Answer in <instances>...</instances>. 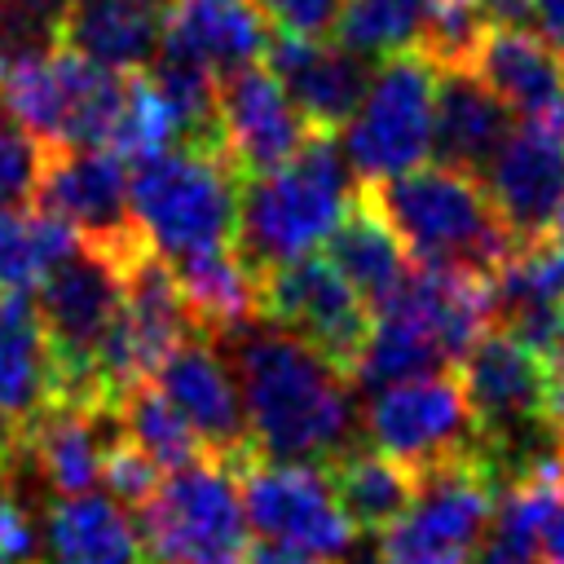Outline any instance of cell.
Returning a JSON list of instances; mask_svg holds the SVG:
<instances>
[{
	"instance_id": "8",
	"label": "cell",
	"mask_w": 564,
	"mask_h": 564,
	"mask_svg": "<svg viewBox=\"0 0 564 564\" xmlns=\"http://www.w3.org/2000/svg\"><path fill=\"white\" fill-rule=\"evenodd\" d=\"M436 62L419 48L379 62L352 119L344 123V154L366 185L423 167L436 132Z\"/></svg>"
},
{
	"instance_id": "39",
	"label": "cell",
	"mask_w": 564,
	"mask_h": 564,
	"mask_svg": "<svg viewBox=\"0 0 564 564\" xmlns=\"http://www.w3.org/2000/svg\"><path fill=\"white\" fill-rule=\"evenodd\" d=\"M0 564H40L35 560V529L18 494L0 471Z\"/></svg>"
},
{
	"instance_id": "25",
	"label": "cell",
	"mask_w": 564,
	"mask_h": 564,
	"mask_svg": "<svg viewBox=\"0 0 564 564\" xmlns=\"http://www.w3.org/2000/svg\"><path fill=\"white\" fill-rule=\"evenodd\" d=\"M44 564H154L123 502L101 494L53 498L44 516Z\"/></svg>"
},
{
	"instance_id": "11",
	"label": "cell",
	"mask_w": 564,
	"mask_h": 564,
	"mask_svg": "<svg viewBox=\"0 0 564 564\" xmlns=\"http://www.w3.org/2000/svg\"><path fill=\"white\" fill-rule=\"evenodd\" d=\"M128 163L101 145H44L35 207L66 220L88 247L132 264L150 251L132 225Z\"/></svg>"
},
{
	"instance_id": "41",
	"label": "cell",
	"mask_w": 564,
	"mask_h": 564,
	"mask_svg": "<svg viewBox=\"0 0 564 564\" xmlns=\"http://www.w3.org/2000/svg\"><path fill=\"white\" fill-rule=\"evenodd\" d=\"M247 564H330L326 555H313L304 546H286V542H251L247 551Z\"/></svg>"
},
{
	"instance_id": "24",
	"label": "cell",
	"mask_w": 564,
	"mask_h": 564,
	"mask_svg": "<svg viewBox=\"0 0 564 564\" xmlns=\"http://www.w3.org/2000/svg\"><path fill=\"white\" fill-rule=\"evenodd\" d=\"M163 44L234 75L269 53V31L251 0H167Z\"/></svg>"
},
{
	"instance_id": "18",
	"label": "cell",
	"mask_w": 564,
	"mask_h": 564,
	"mask_svg": "<svg viewBox=\"0 0 564 564\" xmlns=\"http://www.w3.org/2000/svg\"><path fill=\"white\" fill-rule=\"evenodd\" d=\"M57 401L48 339L26 291L0 295V463L9 467L40 414Z\"/></svg>"
},
{
	"instance_id": "31",
	"label": "cell",
	"mask_w": 564,
	"mask_h": 564,
	"mask_svg": "<svg viewBox=\"0 0 564 564\" xmlns=\"http://www.w3.org/2000/svg\"><path fill=\"white\" fill-rule=\"evenodd\" d=\"M432 0H344L335 40L361 62H388L423 44Z\"/></svg>"
},
{
	"instance_id": "9",
	"label": "cell",
	"mask_w": 564,
	"mask_h": 564,
	"mask_svg": "<svg viewBox=\"0 0 564 564\" xmlns=\"http://www.w3.org/2000/svg\"><path fill=\"white\" fill-rule=\"evenodd\" d=\"M498 476L485 454L441 463L419 476L410 511L379 533L388 564H476L498 507Z\"/></svg>"
},
{
	"instance_id": "43",
	"label": "cell",
	"mask_w": 564,
	"mask_h": 564,
	"mask_svg": "<svg viewBox=\"0 0 564 564\" xmlns=\"http://www.w3.org/2000/svg\"><path fill=\"white\" fill-rule=\"evenodd\" d=\"M0 471H9V467H4V463H0Z\"/></svg>"
},
{
	"instance_id": "30",
	"label": "cell",
	"mask_w": 564,
	"mask_h": 564,
	"mask_svg": "<svg viewBox=\"0 0 564 564\" xmlns=\"http://www.w3.org/2000/svg\"><path fill=\"white\" fill-rule=\"evenodd\" d=\"M84 238L40 212V207H0V295H13V291H31L44 282V273L66 260Z\"/></svg>"
},
{
	"instance_id": "27",
	"label": "cell",
	"mask_w": 564,
	"mask_h": 564,
	"mask_svg": "<svg viewBox=\"0 0 564 564\" xmlns=\"http://www.w3.org/2000/svg\"><path fill=\"white\" fill-rule=\"evenodd\" d=\"M326 260L348 278V286L370 304V313L379 304H388L414 269L405 242L397 238L388 216L375 207L370 189L348 207L339 229L326 238Z\"/></svg>"
},
{
	"instance_id": "21",
	"label": "cell",
	"mask_w": 564,
	"mask_h": 564,
	"mask_svg": "<svg viewBox=\"0 0 564 564\" xmlns=\"http://www.w3.org/2000/svg\"><path fill=\"white\" fill-rule=\"evenodd\" d=\"M471 70L524 119H551L564 106V57L520 22H494L471 53Z\"/></svg>"
},
{
	"instance_id": "23",
	"label": "cell",
	"mask_w": 564,
	"mask_h": 564,
	"mask_svg": "<svg viewBox=\"0 0 564 564\" xmlns=\"http://www.w3.org/2000/svg\"><path fill=\"white\" fill-rule=\"evenodd\" d=\"M167 0H66L62 44L93 66L132 75L145 70L163 44Z\"/></svg>"
},
{
	"instance_id": "36",
	"label": "cell",
	"mask_w": 564,
	"mask_h": 564,
	"mask_svg": "<svg viewBox=\"0 0 564 564\" xmlns=\"http://www.w3.org/2000/svg\"><path fill=\"white\" fill-rule=\"evenodd\" d=\"M163 476H167V471H163L150 454H141V449L123 436V427L106 441V454H101V480L110 485V494H115L119 502L141 507V502L159 489Z\"/></svg>"
},
{
	"instance_id": "15",
	"label": "cell",
	"mask_w": 564,
	"mask_h": 564,
	"mask_svg": "<svg viewBox=\"0 0 564 564\" xmlns=\"http://www.w3.org/2000/svg\"><path fill=\"white\" fill-rule=\"evenodd\" d=\"M154 388L189 423L207 463H220V467L238 471L242 463H251L260 454L256 436H251V423H247L238 375L220 357L216 339H207L198 330L189 339H181L167 352V361L154 370Z\"/></svg>"
},
{
	"instance_id": "3",
	"label": "cell",
	"mask_w": 564,
	"mask_h": 564,
	"mask_svg": "<svg viewBox=\"0 0 564 564\" xmlns=\"http://www.w3.org/2000/svg\"><path fill=\"white\" fill-rule=\"evenodd\" d=\"M375 207L388 216L410 260L432 269H467L494 278L498 264L516 251L489 189L480 176L432 163L366 185Z\"/></svg>"
},
{
	"instance_id": "6",
	"label": "cell",
	"mask_w": 564,
	"mask_h": 564,
	"mask_svg": "<svg viewBox=\"0 0 564 564\" xmlns=\"http://www.w3.org/2000/svg\"><path fill=\"white\" fill-rule=\"evenodd\" d=\"M123 88L128 75L93 66L66 44L0 70V101L9 119L40 145H106Z\"/></svg>"
},
{
	"instance_id": "29",
	"label": "cell",
	"mask_w": 564,
	"mask_h": 564,
	"mask_svg": "<svg viewBox=\"0 0 564 564\" xmlns=\"http://www.w3.org/2000/svg\"><path fill=\"white\" fill-rule=\"evenodd\" d=\"M150 84L172 110L176 123V145H207L220 150V75L203 66L189 53H176L159 44L154 62L145 66Z\"/></svg>"
},
{
	"instance_id": "20",
	"label": "cell",
	"mask_w": 564,
	"mask_h": 564,
	"mask_svg": "<svg viewBox=\"0 0 564 564\" xmlns=\"http://www.w3.org/2000/svg\"><path fill=\"white\" fill-rule=\"evenodd\" d=\"M511 132V106L471 70V66H441L436 79V132L432 154L445 167L480 176L498 145Z\"/></svg>"
},
{
	"instance_id": "35",
	"label": "cell",
	"mask_w": 564,
	"mask_h": 564,
	"mask_svg": "<svg viewBox=\"0 0 564 564\" xmlns=\"http://www.w3.org/2000/svg\"><path fill=\"white\" fill-rule=\"evenodd\" d=\"M66 0H0V70L62 48Z\"/></svg>"
},
{
	"instance_id": "32",
	"label": "cell",
	"mask_w": 564,
	"mask_h": 564,
	"mask_svg": "<svg viewBox=\"0 0 564 564\" xmlns=\"http://www.w3.org/2000/svg\"><path fill=\"white\" fill-rule=\"evenodd\" d=\"M115 414H119L123 436L141 454H150L163 471H176V467H189V463H203L207 458L203 445H198V436L176 414V405L154 388V379H145L132 392H123L119 405H115Z\"/></svg>"
},
{
	"instance_id": "7",
	"label": "cell",
	"mask_w": 564,
	"mask_h": 564,
	"mask_svg": "<svg viewBox=\"0 0 564 564\" xmlns=\"http://www.w3.org/2000/svg\"><path fill=\"white\" fill-rule=\"evenodd\" d=\"M154 564H247V511L238 476L220 463H189L159 480L137 507Z\"/></svg>"
},
{
	"instance_id": "22",
	"label": "cell",
	"mask_w": 564,
	"mask_h": 564,
	"mask_svg": "<svg viewBox=\"0 0 564 564\" xmlns=\"http://www.w3.org/2000/svg\"><path fill=\"white\" fill-rule=\"evenodd\" d=\"M115 432H119V414L110 405L53 401L31 427L22 454L35 463V471L53 485L57 498H79L93 494V485L101 480V454Z\"/></svg>"
},
{
	"instance_id": "12",
	"label": "cell",
	"mask_w": 564,
	"mask_h": 564,
	"mask_svg": "<svg viewBox=\"0 0 564 564\" xmlns=\"http://www.w3.org/2000/svg\"><path fill=\"white\" fill-rule=\"evenodd\" d=\"M194 335L185 295L176 286V273L163 256L141 251L123 273V304L101 339L97 375L106 405L115 410L123 392L154 379V370L167 361V352Z\"/></svg>"
},
{
	"instance_id": "13",
	"label": "cell",
	"mask_w": 564,
	"mask_h": 564,
	"mask_svg": "<svg viewBox=\"0 0 564 564\" xmlns=\"http://www.w3.org/2000/svg\"><path fill=\"white\" fill-rule=\"evenodd\" d=\"M260 317L300 335L348 379L357 375V361H361L370 326H375L370 304L348 286V278L326 256H304V260H291V264L264 273Z\"/></svg>"
},
{
	"instance_id": "40",
	"label": "cell",
	"mask_w": 564,
	"mask_h": 564,
	"mask_svg": "<svg viewBox=\"0 0 564 564\" xmlns=\"http://www.w3.org/2000/svg\"><path fill=\"white\" fill-rule=\"evenodd\" d=\"M520 22H529V31H538L564 57V0H524Z\"/></svg>"
},
{
	"instance_id": "4",
	"label": "cell",
	"mask_w": 564,
	"mask_h": 564,
	"mask_svg": "<svg viewBox=\"0 0 564 564\" xmlns=\"http://www.w3.org/2000/svg\"><path fill=\"white\" fill-rule=\"evenodd\" d=\"M238 167L207 145H172L137 163L128 203L141 242L167 264L234 247L238 238Z\"/></svg>"
},
{
	"instance_id": "19",
	"label": "cell",
	"mask_w": 564,
	"mask_h": 564,
	"mask_svg": "<svg viewBox=\"0 0 564 564\" xmlns=\"http://www.w3.org/2000/svg\"><path fill=\"white\" fill-rule=\"evenodd\" d=\"M264 57L313 132L344 128L370 84V62L352 57L339 40L326 44L322 35H278L269 40Z\"/></svg>"
},
{
	"instance_id": "28",
	"label": "cell",
	"mask_w": 564,
	"mask_h": 564,
	"mask_svg": "<svg viewBox=\"0 0 564 564\" xmlns=\"http://www.w3.org/2000/svg\"><path fill=\"white\" fill-rule=\"evenodd\" d=\"M322 471L357 533L392 529L419 494V471H410L405 463H397L379 449H344Z\"/></svg>"
},
{
	"instance_id": "16",
	"label": "cell",
	"mask_w": 564,
	"mask_h": 564,
	"mask_svg": "<svg viewBox=\"0 0 564 564\" xmlns=\"http://www.w3.org/2000/svg\"><path fill=\"white\" fill-rule=\"evenodd\" d=\"M516 247L538 242L564 212V137L555 119H524L480 172Z\"/></svg>"
},
{
	"instance_id": "37",
	"label": "cell",
	"mask_w": 564,
	"mask_h": 564,
	"mask_svg": "<svg viewBox=\"0 0 564 564\" xmlns=\"http://www.w3.org/2000/svg\"><path fill=\"white\" fill-rule=\"evenodd\" d=\"M40 159H44V145L31 132H22L13 119H4L0 123V207H22L26 198H35Z\"/></svg>"
},
{
	"instance_id": "14",
	"label": "cell",
	"mask_w": 564,
	"mask_h": 564,
	"mask_svg": "<svg viewBox=\"0 0 564 564\" xmlns=\"http://www.w3.org/2000/svg\"><path fill=\"white\" fill-rule=\"evenodd\" d=\"M234 476H238V489H242L247 524L269 542L304 546L313 555L335 560L357 538V529L344 516V507H339L322 467L273 463V458L256 454Z\"/></svg>"
},
{
	"instance_id": "26",
	"label": "cell",
	"mask_w": 564,
	"mask_h": 564,
	"mask_svg": "<svg viewBox=\"0 0 564 564\" xmlns=\"http://www.w3.org/2000/svg\"><path fill=\"white\" fill-rule=\"evenodd\" d=\"M172 273L198 335L229 339L260 317V273L238 256V247L185 256L172 264Z\"/></svg>"
},
{
	"instance_id": "10",
	"label": "cell",
	"mask_w": 564,
	"mask_h": 564,
	"mask_svg": "<svg viewBox=\"0 0 564 564\" xmlns=\"http://www.w3.org/2000/svg\"><path fill=\"white\" fill-rule=\"evenodd\" d=\"M361 427L370 449L405 463L419 476L441 463L480 454V432L454 370H427L375 388Z\"/></svg>"
},
{
	"instance_id": "17",
	"label": "cell",
	"mask_w": 564,
	"mask_h": 564,
	"mask_svg": "<svg viewBox=\"0 0 564 564\" xmlns=\"http://www.w3.org/2000/svg\"><path fill=\"white\" fill-rule=\"evenodd\" d=\"M308 137V119L295 110L269 66L251 62L234 75H220V154L242 181L282 167L304 150Z\"/></svg>"
},
{
	"instance_id": "5",
	"label": "cell",
	"mask_w": 564,
	"mask_h": 564,
	"mask_svg": "<svg viewBox=\"0 0 564 564\" xmlns=\"http://www.w3.org/2000/svg\"><path fill=\"white\" fill-rule=\"evenodd\" d=\"M123 273L128 264L79 242L66 260H57L35 295V313L48 339L53 375H57V401L70 405H106L97 357L101 339L123 304Z\"/></svg>"
},
{
	"instance_id": "1",
	"label": "cell",
	"mask_w": 564,
	"mask_h": 564,
	"mask_svg": "<svg viewBox=\"0 0 564 564\" xmlns=\"http://www.w3.org/2000/svg\"><path fill=\"white\" fill-rule=\"evenodd\" d=\"M260 458L326 467L352 449V379L286 326L256 317L229 335Z\"/></svg>"
},
{
	"instance_id": "42",
	"label": "cell",
	"mask_w": 564,
	"mask_h": 564,
	"mask_svg": "<svg viewBox=\"0 0 564 564\" xmlns=\"http://www.w3.org/2000/svg\"><path fill=\"white\" fill-rule=\"evenodd\" d=\"M551 119H555V128H560V137H564V106H560V110H555Z\"/></svg>"
},
{
	"instance_id": "38",
	"label": "cell",
	"mask_w": 564,
	"mask_h": 564,
	"mask_svg": "<svg viewBox=\"0 0 564 564\" xmlns=\"http://www.w3.org/2000/svg\"><path fill=\"white\" fill-rule=\"evenodd\" d=\"M251 4L282 35H326L335 26L344 0H251Z\"/></svg>"
},
{
	"instance_id": "34",
	"label": "cell",
	"mask_w": 564,
	"mask_h": 564,
	"mask_svg": "<svg viewBox=\"0 0 564 564\" xmlns=\"http://www.w3.org/2000/svg\"><path fill=\"white\" fill-rule=\"evenodd\" d=\"M489 26H494V13L485 0H432L419 53L427 62H436V70L441 66H471V53Z\"/></svg>"
},
{
	"instance_id": "33",
	"label": "cell",
	"mask_w": 564,
	"mask_h": 564,
	"mask_svg": "<svg viewBox=\"0 0 564 564\" xmlns=\"http://www.w3.org/2000/svg\"><path fill=\"white\" fill-rule=\"evenodd\" d=\"M172 141H176V123H172L167 101L159 97V88L150 84L145 70H132L128 88H123V106H119L101 150L119 154L123 163H145V159L172 150Z\"/></svg>"
},
{
	"instance_id": "2",
	"label": "cell",
	"mask_w": 564,
	"mask_h": 564,
	"mask_svg": "<svg viewBox=\"0 0 564 564\" xmlns=\"http://www.w3.org/2000/svg\"><path fill=\"white\" fill-rule=\"evenodd\" d=\"M361 194L344 141H335V132H313L295 159L242 181L234 247L264 282V273L326 247Z\"/></svg>"
}]
</instances>
